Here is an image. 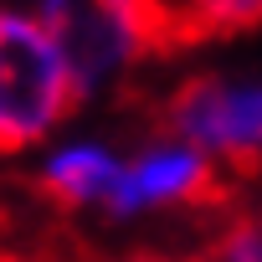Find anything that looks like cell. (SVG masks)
I'll return each mask as SVG.
<instances>
[{
  "instance_id": "1",
  "label": "cell",
  "mask_w": 262,
  "mask_h": 262,
  "mask_svg": "<svg viewBox=\"0 0 262 262\" xmlns=\"http://www.w3.org/2000/svg\"><path fill=\"white\" fill-rule=\"evenodd\" d=\"M47 21L72 62L82 103L113 98L139 77V67L175 47L165 0H11Z\"/></svg>"
},
{
  "instance_id": "2",
  "label": "cell",
  "mask_w": 262,
  "mask_h": 262,
  "mask_svg": "<svg viewBox=\"0 0 262 262\" xmlns=\"http://www.w3.org/2000/svg\"><path fill=\"white\" fill-rule=\"evenodd\" d=\"M82 108L72 62L47 21L0 0V160H21L72 128Z\"/></svg>"
},
{
  "instance_id": "3",
  "label": "cell",
  "mask_w": 262,
  "mask_h": 262,
  "mask_svg": "<svg viewBox=\"0 0 262 262\" xmlns=\"http://www.w3.org/2000/svg\"><path fill=\"white\" fill-rule=\"evenodd\" d=\"M165 134L195 144L221 175L262 170V72H195L165 98Z\"/></svg>"
},
{
  "instance_id": "4",
  "label": "cell",
  "mask_w": 262,
  "mask_h": 262,
  "mask_svg": "<svg viewBox=\"0 0 262 262\" xmlns=\"http://www.w3.org/2000/svg\"><path fill=\"white\" fill-rule=\"evenodd\" d=\"M221 190V170L185 139L175 134H149L139 149L123 155V175L113 190V206L103 221L113 226H134L149 216H170V211H195Z\"/></svg>"
},
{
  "instance_id": "5",
  "label": "cell",
  "mask_w": 262,
  "mask_h": 262,
  "mask_svg": "<svg viewBox=\"0 0 262 262\" xmlns=\"http://www.w3.org/2000/svg\"><path fill=\"white\" fill-rule=\"evenodd\" d=\"M118 175H123V149H113L98 134H77V128L57 134L31 155V185L62 211L108 216Z\"/></svg>"
},
{
  "instance_id": "6",
  "label": "cell",
  "mask_w": 262,
  "mask_h": 262,
  "mask_svg": "<svg viewBox=\"0 0 262 262\" xmlns=\"http://www.w3.org/2000/svg\"><path fill=\"white\" fill-rule=\"evenodd\" d=\"M262 26V0H175L170 6V31L180 41H216Z\"/></svg>"
},
{
  "instance_id": "7",
  "label": "cell",
  "mask_w": 262,
  "mask_h": 262,
  "mask_svg": "<svg viewBox=\"0 0 262 262\" xmlns=\"http://www.w3.org/2000/svg\"><path fill=\"white\" fill-rule=\"evenodd\" d=\"M206 262H262V247H257V231H252V221H247V216L226 221V231L211 242Z\"/></svg>"
},
{
  "instance_id": "8",
  "label": "cell",
  "mask_w": 262,
  "mask_h": 262,
  "mask_svg": "<svg viewBox=\"0 0 262 262\" xmlns=\"http://www.w3.org/2000/svg\"><path fill=\"white\" fill-rule=\"evenodd\" d=\"M98 262H175V257H155V252H128V257H98Z\"/></svg>"
},
{
  "instance_id": "9",
  "label": "cell",
  "mask_w": 262,
  "mask_h": 262,
  "mask_svg": "<svg viewBox=\"0 0 262 262\" xmlns=\"http://www.w3.org/2000/svg\"><path fill=\"white\" fill-rule=\"evenodd\" d=\"M247 221H252V231H257V247H262V201L247 211Z\"/></svg>"
},
{
  "instance_id": "10",
  "label": "cell",
  "mask_w": 262,
  "mask_h": 262,
  "mask_svg": "<svg viewBox=\"0 0 262 262\" xmlns=\"http://www.w3.org/2000/svg\"><path fill=\"white\" fill-rule=\"evenodd\" d=\"M165 6H175V0H165Z\"/></svg>"
}]
</instances>
